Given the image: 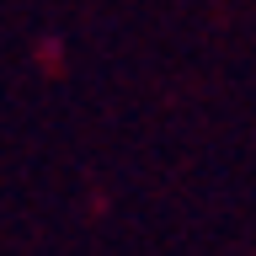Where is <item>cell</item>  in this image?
Here are the masks:
<instances>
[]
</instances>
